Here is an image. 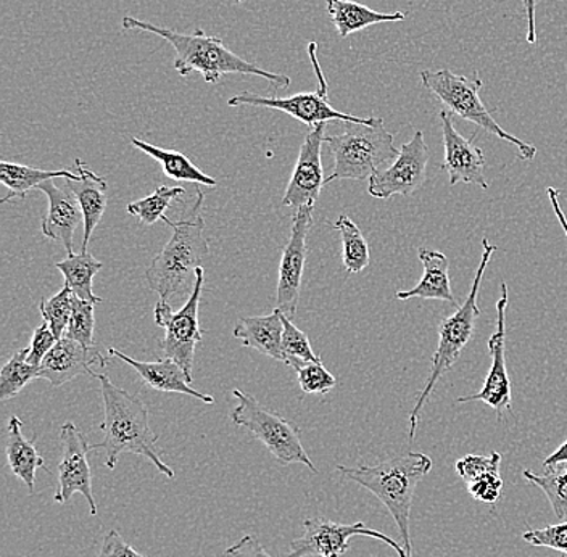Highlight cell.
<instances>
[{"mask_svg":"<svg viewBox=\"0 0 567 557\" xmlns=\"http://www.w3.org/2000/svg\"><path fill=\"white\" fill-rule=\"evenodd\" d=\"M101 383V395L104 400V422L101 431L104 440L92 450L105 453V467L115 471L118 466L120 454L131 453L145 457L154 464L159 474L175 478V471L163 463L157 452L158 435L148 424V410L140 395H131L122 386L110 381L104 372L92 375Z\"/></svg>","mask_w":567,"mask_h":557,"instance_id":"cell-1","label":"cell"},{"mask_svg":"<svg viewBox=\"0 0 567 557\" xmlns=\"http://www.w3.org/2000/svg\"><path fill=\"white\" fill-rule=\"evenodd\" d=\"M122 27L124 30L155 34L162 38L163 41L168 42L176 52L175 70L183 78L198 73L202 74L205 83L216 84L225 74L239 73L265 78V80L271 81L272 86L278 89L290 86L289 76L271 73V71H266L258 65H254V63L247 62L243 56L229 51L218 35L207 34L202 30L194 31L190 34L177 33V31L155 27L148 21H142L134 17H123Z\"/></svg>","mask_w":567,"mask_h":557,"instance_id":"cell-2","label":"cell"},{"mask_svg":"<svg viewBox=\"0 0 567 557\" xmlns=\"http://www.w3.org/2000/svg\"><path fill=\"white\" fill-rule=\"evenodd\" d=\"M204 192H195L187 218L179 221L163 216L162 221L173 227L172 239L163 247L145 272L148 287L158 293L159 300L169 301L173 297L193 290L198 268H204L210 247L205 239Z\"/></svg>","mask_w":567,"mask_h":557,"instance_id":"cell-3","label":"cell"},{"mask_svg":"<svg viewBox=\"0 0 567 557\" xmlns=\"http://www.w3.org/2000/svg\"><path fill=\"white\" fill-rule=\"evenodd\" d=\"M432 470V460L423 453H406L378 466H337L340 474L370 489L395 520L408 555L413 553L410 537V514L417 484Z\"/></svg>","mask_w":567,"mask_h":557,"instance_id":"cell-4","label":"cell"},{"mask_svg":"<svg viewBox=\"0 0 567 557\" xmlns=\"http://www.w3.org/2000/svg\"><path fill=\"white\" fill-rule=\"evenodd\" d=\"M496 250H498V247L488 243V239L482 240V258L481 262H478L476 276H474L470 296L466 297V300L456 310V313L443 319L441 324H439V347L435 350L434 358H432V369L429 372L423 392L417 396L416 404H414L413 411L410 414V434H408L410 442H413L414 435H416L417 419H420L425 401L434 392L435 385H437L443 375L455 367L461 351L473 339L474 328H476L477 318L481 316V308H478L477 303L481 282L484 279V272L487 269L488 262H491L492 255Z\"/></svg>","mask_w":567,"mask_h":557,"instance_id":"cell-5","label":"cell"},{"mask_svg":"<svg viewBox=\"0 0 567 557\" xmlns=\"http://www.w3.org/2000/svg\"><path fill=\"white\" fill-rule=\"evenodd\" d=\"M334 169L326 177V184L334 180L370 179L385 163L393 162L399 155L393 145V134L384 126V120L374 118L371 123H346L343 133L326 136Z\"/></svg>","mask_w":567,"mask_h":557,"instance_id":"cell-6","label":"cell"},{"mask_svg":"<svg viewBox=\"0 0 567 557\" xmlns=\"http://www.w3.org/2000/svg\"><path fill=\"white\" fill-rule=\"evenodd\" d=\"M421 81H423V86L445 105V110L476 124L492 136L509 142L519 151L520 158L532 162L537 155V148L534 145L506 133L495 122L491 112L485 109L484 102L478 95L482 84H484L478 76V71H474L471 76H464V74L453 73L450 70H424L421 71Z\"/></svg>","mask_w":567,"mask_h":557,"instance_id":"cell-7","label":"cell"},{"mask_svg":"<svg viewBox=\"0 0 567 557\" xmlns=\"http://www.w3.org/2000/svg\"><path fill=\"white\" fill-rule=\"evenodd\" d=\"M233 395L237 400L236 408L230 413L234 425L246 429L255 439L260 440L282 466L299 463L310 467L311 472H318V467L305 452L300 429L293 422L268 410L243 390H233Z\"/></svg>","mask_w":567,"mask_h":557,"instance_id":"cell-8","label":"cell"},{"mask_svg":"<svg viewBox=\"0 0 567 557\" xmlns=\"http://www.w3.org/2000/svg\"><path fill=\"white\" fill-rule=\"evenodd\" d=\"M317 51V42H310L308 44V55H310L311 65H313L315 73H317V91L300 92V94L289 95V97H264V95L251 94V92H243V94L230 97L228 105L278 110V112L292 116L297 122L307 124L311 130L328 122L371 123L374 116L360 118V116L347 115V113L339 112L329 104L328 81H326L321 65H319Z\"/></svg>","mask_w":567,"mask_h":557,"instance_id":"cell-9","label":"cell"},{"mask_svg":"<svg viewBox=\"0 0 567 557\" xmlns=\"http://www.w3.org/2000/svg\"><path fill=\"white\" fill-rule=\"evenodd\" d=\"M204 283L205 269L198 268L189 300L179 311H173L169 301L163 300L155 305L154 310L155 322L159 328L165 329V337L162 340L163 354L175 360L190 379H193L195 349L197 343L202 342L198 308H200Z\"/></svg>","mask_w":567,"mask_h":557,"instance_id":"cell-10","label":"cell"},{"mask_svg":"<svg viewBox=\"0 0 567 557\" xmlns=\"http://www.w3.org/2000/svg\"><path fill=\"white\" fill-rule=\"evenodd\" d=\"M353 537H370L388 543L399 557H413L400 543L382 532L367 527L364 523L337 524L324 517H315L303 523V534L290 543L289 553L284 557H342L349 551Z\"/></svg>","mask_w":567,"mask_h":557,"instance_id":"cell-11","label":"cell"},{"mask_svg":"<svg viewBox=\"0 0 567 557\" xmlns=\"http://www.w3.org/2000/svg\"><path fill=\"white\" fill-rule=\"evenodd\" d=\"M427 165L429 147L423 131L417 130L413 140L402 145L392 165L379 169L368 179V192L378 200L414 194L427 180Z\"/></svg>","mask_w":567,"mask_h":557,"instance_id":"cell-12","label":"cell"},{"mask_svg":"<svg viewBox=\"0 0 567 557\" xmlns=\"http://www.w3.org/2000/svg\"><path fill=\"white\" fill-rule=\"evenodd\" d=\"M60 443H62V461L59 464V478H56L55 503H69L74 493L86 498L92 516H97V503L92 492V474L89 467L87 454L92 452L87 436L73 424L65 422L60 427Z\"/></svg>","mask_w":567,"mask_h":557,"instance_id":"cell-13","label":"cell"},{"mask_svg":"<svg viewBox=\"0 0 567 557\" xmlns=\"http://www.w3.org/2000/svg\"><path fill=\"white\" fill-rule=\"evenodd\" d=\"M315 207L297 209L292 216V233L284 247L279 265L278 289H276V310L290 319L296 316L299 305L301 279L307 262V239L313 227Z\"/></svg>","mask_w":567,"mask_h":557,"instance_id":"cell-14","label":"cell"},{"mask_svg":"<svg viewBox=\"0 0 567 557\" xmlns=\"http://www.w3.org/2000/svg\"><path fill=\"white\" fill-rule=\"evenodd\" d=\"M506 310H508V283L502 282V297L496 303V331L488 339L492 367L485 378L484 386L476 395L460 396L456 403H470V401H482L494 408L496 417L502 421L505 411L513 410L512 382H509L508 369L505 360L506 342Z\"/></svg>","mask_w":567,"mask_h":557,"instance_id":"cell-15","label":"cell"},{"mask_svg":"<svg viewBox=\"0 0 567 557\" xmlns=\"http://www.w3.org/2000/svg\"><path fill=\"white\" fill-rule=\"evenodd\" d=\"M439 118H441L443 152H445L441 169L449 175L450 186L458 183L474 184L487 190L485 157L482 148L476 145V134L471 140L461 136L449 110H441Z\"/></svg>","mask_w":567,"mask_h":557,"instance_id":"cell-16","label":"cell"},{"mask_svg":"<svg viewBox=\"0 0 567 557\" xmlns=\"http://www.w3.org/2000/svg\"><path fill=\"white\" fill-rule=\"evenodd\" d=\"M324 131L326 124H319L305 137L296 168L284 194V207H290L297 212L303 207H315L317 204L326 180L321 162V147L326 142Z\"/></svg>","mask_w":567,"mask_h":557,"instance_id":"cell-17","label":"cell"},{"mask_svg":"<svg viewBox=\"0 0 567 557\" xmlns=\"http://www.w3.org/2000/svg\"><path fill=\"white\" fill-rule=\"evenodd\" d=\"M109 358L95 347H84L63 336L39 367V379H44L52 386H62L78 375L104 372Z\"/></svg>","mask_w":567,"mask_h":557,"instance_id":"cell-18","label":"cell"},{"mask_svg":"<svg viewBox=\"0 0 567 557\" xmlns=\"http://www.w3.org/2000/svg\"><path fill=\"white\" fill-rule=\"evenodd\" d=\"M49 200V209L42 219V234L53 243L62 244L69 255H73L74 230L84 221L78 198L66 186L60 189L53 180H45L38 187Z\"/></svg>","mask_w":567,"mask_h":557,"instance_id":"cell-19","label":"cell"},{"mask_svg":"<svg viewBox=\"0 0 567 557\" xmlns=\"http://www.w3.org/2000/svg\"><path fill=\"white\" fill-rule=\"evenodd\" d=\"M109 357L118 358L123 363L130 364L140 374L145 385L152 386L158 392L193 396V399L204 401L207 404L215 403L213 396L204 395V393L197 392L194 386H190L193 379L172 358L163 357L162 360L145 363V361L134 360V358L127 357L126 353L116 349H109Z\"/></svg>","mask_w":567,"mask_h":557,"instance_id":"cell-20","label":"cell"},{"mask_svg":"<svg viewBox=\"0 0 567 557\" xmlns=\"http://www.w3.org/2000/svg\"><path fill=\"white\" fill-rule=\"evenodd\" d=\"M73 179H66V186L73 192L78 198L81 212H83V251H87V245L91 243L92 234L95 227L101 223L109 202V184L104 177L95 175L89 169L86 163L81 159H74Z\"/></svg>","mask_w":567,"mask_h":557,"instance_id":"cell-21","label":"cell"},{"mask_svg":"<svg viewBox=\"0 0 567 557\" xmlns=\"http://www.w3.org/2000/svg\"><path fill=\"white\" fill-rule=\"evenodd\" d=\"M282 333V313L279 310L271 314L240 318L233 331L234 339L240 340L244 347L284 363Z\"/></svg>","mask_w":567,"mask_h":557,"instance_id":"cell-22","label":"cell"},{"mask_svg":"<svg viewBox=\"0 0 567 557\" xmlns=\"http://www.w3.org/2000/svg\"><path fill=\"white\" fill-rule=\"evenodd\" d=\"M417 257L424 266V275L416 287L410 290H399V300L410 298H423V300H441L450 305H456L455 296L450 286V261L441 251L429 250L421 247Z\"/></svg>","mask_w":567,"mask_h":557,"instance_id":"cell-23","label":"cell"},{"mask_svg":"<svg viewBox=\"0 0 567 557\" xmlns=\"http://www.w3.org/2000/svg\"><path fill=\"white\" fill-rule=\"evenodd\" d=\"M35 435L28 440L23 435V422L12 416L7 429V463L16 477L27 485L30 493L34 492L35 472L45 466L44 457L35 450Z\"/></svg>","mask_w":567,"mask_h":557,"instance_id":"cell-24","label":"cell"},{"mask_svg":"<svg viewBox=\"0 0 567 557\" xmlns=\"http://www.w3.org/2000/svg\"><path fill=\"white\" fill-rule=\"evenodd\" d=\"M329 17L334 23L337 33L340 38H349L350 34L370 28L372 24L389 23V21H403L406 13H381L361 6L353 0H326Z\"/></svg>","mask_w":567,"mask_h":557,"instance_id":"cell-25","label":"cell"},{"mask_svg":"<svg viewBox=\"0 0 567 557\" xmlns=\"http://www.w3.org/2000/svg\"><path fill=\"white\" fill-rule=\"evenodd\" d=\"M74 172H51V169L31 168V166L20 165V163L0 162V183L9 189V194L2 198L3 204L12 200H24L28 192L38 189L45 180L53 177H65L73 179Z\"/></svg>","mask_w":567,"mask_h":557,"instance_id":"cell-26","label":"cell"},{"mask_svg":"<svg viewBox=\"0 0 567 557\" xmlns=\"http://www.w3.org/2000/svg\"><path fill=\"white\" fill-rule=\"evenodd\" d=\"M55 268L62 272L65 286L74 297L89 301V303H102V298L94 296L92 280L104 268V265L95 260L91 254L81 251V254L69 255L66 260L56 262Z\"/></svg>","mask_w":567,"mask_h":557,"instance_id":"cell-27","label":"cell"},{"mask_svg":"<svg viewBox=\"0 0 567 557\" xmlns=\"http://www.w3.org/2000/svg\"><path fill=\"white\" fill-rule=\"evenodd\" d=\"M131 144L140 148L141 152H144V154H147L148 157L157 159L159 165H162L163 173H165L169 179L179 180V183L181 180H186V183L202 184V186L208 187L218 186V180L213 179L207 173L198 169L197 166H195L186 155L181 154V152L165 151V148L155 147V145L147 144V142L136 140V137L131 140Z\"/></svg>","mask_w":567,"mask_h":557,"instance_id":"cell-28","label":"cell"},{"mask_svg":"<svg viewBox=\"0 0 567 557\" xmlns=\"http://www.w3.org/2000/svg\"><path fill=\"white\" fill-rule=\"evenodd\" d=\"M334 227L342 237V260L349 275H357L370 266V245L360 227L347 215H340Z\"/></svg>","mask_w":567,"mask_h":557,"instance_id":"cell-29","label":"cell"},{"mask_svg":"<svg viewBox=\"0 0 567 557\" xmlns=\"http://www.w3.org/2000/svg\"><path fill=\"white\" fill-rule=\"evenodd\" d=\"M545 474L538 475L529 470H524L526 481L542 489L547 496L553 513L559 520H567V463L555 464L545 467Z\"/></svg>","mask_w":567,"mask_h":557,"instance_id":"cell-30","label":"cell"},{"mask_svg":"<svg viewBox=\"0 0 567 557\" xmlns=\"http://www.w3.org/2000/svg\"><path fill=\"white\" fill-rule=\"evenodd\" d=\"M28 353L30 349L18 350L0 371V400L16 399L28 383L39 379V368L28 361Z\"/></svg>","mask_w":567,"mask_h":557,"instance_id":"cell-31","label":"cell"},{"mask_svg":"<svg viewBox=\"0 0 567 557\" xmlns=\"http://www.w3.org/2000/svg\"><path fill=\"white\" fill-rule=\"evenodd\" d=\"M282 354L287 367L299 369L305 364L321 363V358L311 349L307 333L300 331L289 316L282 314Z\"/></svg>","mask_w":567,"mask_h":557,"instance_id":"cell-32","label":"cell"},{"mask_svg":"<svg viewBox=\"0 0 567 557\" xmlns=\"http://www.w3.org/2000/svg\"><path fill=\"white\" fill-rule=\"evenodd\" d=\"M184 194H186L184 187L159 186L154 194L133 202V204L127 205L126 209L131 216H136L140 219L141 225L154 226L158 219L165 216L166 208L172 205V202Z\"/></svg>","mask_w":567,"mask_h":557,"instance_id":"cell-33","label":"cell"},{"mask_svg":"<svg viewBox=\"0 0 567 557\" xmlns=\"http://www.w3.org/2000/svg\"><path fill=\"white\" fill-rule=\"evenodd\" d=\"M44 322H48L49 328L56 339H62L65 336L66 328H69L71 314H73V293L69 287L63 286L56 296L42 301L39 305Z\"/></svg>","mask_w":567,"mask_h":557,"instance_id":"cell-34","label":"cell"},{"mask_svg":"<svg viewBox=\"0 0 567 557\" xmlns=\"http://www.w3.org/2000/svg\"><path fill=\"white\" fill-rule=\"evenodd\" d=\"M94 303H89V301L80 300V298L73 296V314H71L65 337L83 343L84 347H94Z\"/></svg>","mask_w":567,"mask_h":557,"instance_id":"cell-35","label":"cell"},{"mask_svg":"<svg viewBox=\"0 0 567 557\" xmlns=\"http://www.w3.org/2000/svg\"><path fill=\"white\" fill-rule=\"evenodd\" d=\"M297 378H299L301 392L307 395H326L337 385L334 375L324 368L322 361L297 369Z\"/></svg>","mask_w":567,"mask_h":557,"instance_id":"cell-36","label":"cell"},{"mask_svg":"<svg viewBox=\"0 0 567 557\" xmlns=\"http://www.w3.org/2000/svg\"><path fill=\"white\" fill-rule=\"evenodd\" d=\"M499 463H502V456L498 453H492L491 456L467 454L455 464V470L460 477L466 482V485H470L477 478L484 477V475L499 472Z\"/></svg>","mask_w":567,"mask_h":557,"instance_id":"cell-37","label":"cell"},{"mask_svg":"<svg viewBox=\"0 0 567 557\" xmlns=\"http://www.w3.org/2000/svg\"><path fill=\"white\" fill-rule=\"evenodd\" d=\"M524 541L537 548H549L567 555V520L548 525L540 530H529L523 535Z\"/></svg>","mask_w":567,"mask_h":557,"instance_id":"cell-38","label":"cell"},{"mask_svg":"<svg viewBox=\"0 0 567 557\" xmlns=\"http://www.w3.org/2000/svg\"><path fill=\"white\" fill-rule=\"evenodd\" d=\"M502 488L503 481L499 477V472H492V474L484 475V477L477 478L473 484L467 485L473 498L481 503H487V505H495L498 502Z\"/></svg>","mask_w":567,"mask_h":557,"instance_id":"cell-39","label":"cell"},{"mask_svg":"<svg viewBox=\"0 0 567 557\" xmlns=\"http://www.w3.org/2000/svg\"><path fill=\"white\" fill-rule=\"evenodd\" d=\"M59 342L51 328H49L48 322L39 326L33 333V339H31L30 353H28V361H30L33 367H41L44 358L48 357L49 351L55 347V343Z\"/></svg>","mask_w":567,"mask_h":557,"instance_id":"cell-40","label":"cell"},{"mask_svg":"<svg viewBox=\"0 0 567 557\" xmlns=\"http://www.w3.org/2000/svg\"><path fill=\"white\" fill-rule=\"evenodd\" d=\"M97 557H147L141 555L130 543L124 541L120 532L110 530L102 543L101 553Z\"/></svg>","mask_w":567,"mask_h":557,"instance_id":"cell-41","label":"cell"},{"mask_svg":"<svg viewBox=\"0 0 567 557\" xmlns=\"http://www.w3.org/2000/svg\"><path fill=\"white\" fill-rule=\"evenodd\" d=\"M223 557H272L268 555V551L264 548L258 538H255L254 535H246V537L240 538L239 541L234 543L233 546H229L225 553H223Z\"/></svg>","mask_w":567,"mask_h":557,"instance_id":"cell-42","label":"cell"},{"mask_svg":"<svg viewBox=\"0 0 567 557\" xmlns=\"http://www.w3.org/2000/svg\"><path fill=\"white\" fill-rule=\"evenodd\" d=\"M523 6L527 21V42L534 45L537 42V30H535V7H537V0H523Z\"/></svg>","mask_w":567,"mask_h":557,"instance_id":"cell-43","label":"cell"},{"mask_svg":"<svg viewBox=\"0 0 567 557\" xmlns=\"http://www.w3.org/2000/svg\"><path fill=\"white\" fill-rule=\"evenodd\" d=\"M549 204H551L553 212H555L556 218H558L559 225L565 230L567 237V219L565 212H563L561 204H559V197H561V190L555 189V187H548L547 190Z\"/></svg>","mask_w":567,"mask_h":557,"instance_id":"cell-44","label":"cell"},{"mask_svg":"<svg viewBox=\"0 0 567 557\" xmlns=\"http://www.w3.org/2000/svg\"><path fill=\"white\" fill-rule=\"evenodd\" d=\"M561 463H567V440L556 452L549 454L547 460H544V467L555 466V464Z\"/></svg>","mask_w":567,"mask_h":557,"instance_id":"cell-45","label":"cell"},{"mask_svg":"<svg viewBox=\"0 0 567 557\" xmlns=\"http://www.w3.org/2000/svg\"><path fill=\"white\" fill-rule=\"evenodd\" d=\"M234 2H236V3H244V2H247V0H234Z\"/></svg>","mask_w":567,"mask_h":557,"instance_id":"cell-46","label":"cell"},{"mask_svg":"<svg viewBox=\"0 0 567 557\" xmlns=\"http://www.w3.org/2000/svg\"><path fill=\"white\" fill-rule=\"evenodd\" d=\"M563 557H566V556H563Z\"/></svg>","mask_w":567,"mask_h":557,"instance_id":"cell-47","label":"cell"}]
</instances>
